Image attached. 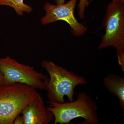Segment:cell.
<instances>
[{"label": "cell", "mask_w": 124, "mask_h": 124, "mask_svg": "<svg viewBox=\"0 0 124 124\" xmlns=\"http://www.w3.org/2000/svg\"><path fill=\"white\" fill-rule=\"evenodd\" d=\"M41 64L49 75V78H46L44 82L48 101L50 102H65L64 96H66L69 102L74 101L76 86L87 84L82 76L75 74L51 61L44 60Z\"/></svg>", "instance_id": "obj_1"}, {"label": "cell", "mask_w": 124, "mask_h": 124, "mask_svg": "<svg viewBox=\"0 0 124 124\" xmlns=\"http://www.w3.org/2000/svg\"><path fill=\"white\" fill-rule=\"evenodd\" d=\"M47 108L54 117V124H69L76 118H82L81 124H98L99 122L98 106L91 96L85 92H81L75 101L63 103L47 101Z\"/></svg>", "instance_id": "obj_2"}, {"label": "cell", "mask_w": 124, "mask_h": 124, "mask_svg": "<svg viewBox=\"0 0 124 124\" xmlns=\"http://www.w3.org/2000/svg\"><path fill=\"white\" fill-rule=\"evenodd\" d=\"M40 94L37 89L16 83L0 87V124H13L15 117Z\"/></svg>", "instance_id": "obj_3"}, {"label": "cell", "mask_w": 124, "mask_h": 124, "mask_svg": "<svg viewBox=\"0 0 124 124\" xmlns=\"http://www.w3.org/2000/svg\"><path fill=\"white\" fill-rule=\"evenodd\" d=\"M105 33L98 49L112 46L116 50L119 64L124 72V5L111 2L107 7L102 22Z\"/></svg>", "instance_id": "obj_4"}, {"label": "cell", "mask_w": 124, "mask_h": 124, "mask_svg": "<svg viewBox=\"0 0 124 124\" xmlns=\"http://www.w3.org/2000/svg\"><path fill=\"white\" fill-rule=\"evenodd\" d=\"M0 71L4 78L5 85L18 83L37 90H45L44 81L47 75L37 72L33 67L19 63L9 56L0 58Z\"/></svg>", "instance_id": "obj_5"}, {"label": "cell", "mask_w": 124, "mask_h": 124, "mask_svg": "<svg viewBox=\"0 0 124 124\" xmlns=\"http://www.w3.org/2000/svg\"><path fill=\"white\" fill-rule=\"evenodd\" d=\"M77 0H70L67 3L56 5L46 3L44 7L46 13L41 18V23L46 25L58 20H63L71 27V33L73 35L77 37L84 35L88 28L78 21L74 14Z\"/></svg>", "instance_id": "obj_6"}, {"label": "cell", "mask_w": 124, "mask_h": 124, "mask_svg": "<svg viewBox=\"0 0 124 124\" xmlns=\"http://www.w3.org/2000/svg\"><path fill=\"white\" fill-rule=\"evenodd\" d=\"M21 114L24 124H49L54 117L53 113L46 107L41 94L24 108Z\"/></svg>", "instance_id": "obj_7"}, {"label": "cell", "mask_w": 124, "mask_h": 124, "mask_svg": "<svg viewBox=\"0 0 124 124\" xmlns=\"http://www.w3.org/2000/svg\"><path fill=\"white\" fill-rule=\"evenodd\" d=\"M104 86L107 90L117 97L122 112L124 113V78L111 73L103 79Z\"/></svg>", "instance_id": "obj_8"}, {"label": "cell", "mask_w": 124, "mask_h": 124, "mask_svg": "<svg viewBox=\"0 0 124 124\" xmlns=\"http://www.w3.org/2000/svg\"><path fill=\"white\" fill-rule=\"evenodd\" d=\"M24 0H0V6H8L14 9L16 13L22 16L23 12L29 13L32 11L31 6L23 2Z\"/></svg>", "instance_id": "obj_9"}, {"label": "cell", "mask_w": 124, "mask_h": 124, "mask_svg": "<svg viewBox=\"0 0 124 124\" xmlns=\"http://www.w3.org/2000/svg\"><path fill=\"white\" fill-rule=\"evenodd\" d=\"M89 3L88 0H80L78 6L79 9V15L81 19L85 18V10L88 6Z\"/></svg>", "instance_id": "obj_10"}, {"label": "cell", "mask_w": 124, "mask_h": 124, "mask_svg": "<svg viewBox=\"0 0 124 124\" xmlns=\"http://www.w3.org/2000/svg\"><path fill=\"white\" fill-rule=\"evenodd\" d=\"M18 115L14 120L13 124H24V119L22 115Z\"/></svg>", "instance_id": "obj_11"}, {"label": "cell", "mask_w": 124, "mask_h": 124, "mask_svg": "<svg viewBox=\"0 0 124 124\" xmlns=\"http://www.w3.org/2000/svg\"><path fill=\"white\" fill-rule=\"evenodd\" d=\"M5 85L4 78L1 72L0 71V87Z\"/></svg>", "instance_id": "obj_12"}, {"label": "cell", "mask_w": 124, "mask_h": 124, "mask_svg": "<svg viewBox=\"0 0 124 124\" xmlns=\"http://www.w3.org/2000/svg\"><path fill=\"white\" fill-rule=\"evenodd\" d=\"M55 1L57 5L62 4L65 3V0H55Z\"/></svg>", "instance_id": "obj_13"}, {"label": "cell", "mask_w": 124, "mask_h": 124, "mask_svg": "<svg viewBox=\"0 0 124 124\" xmlns=\"http://www.w3.org/2000/svg\"><path fill=\"white\" fill-rule=\"evenodd\" d=\"M112 2L116 3H124V0H112Z\"/></svg>", "instance_id": "obj_14"}]
</instances>
